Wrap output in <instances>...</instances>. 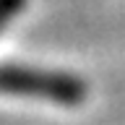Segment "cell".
Listing matches in <instances>:
<instances>
[{"instance_id": "1", "label": "cell", "mask_w": 125, "mask_h": 125, "mask_svg": "<svg viewBox=\"0 0 125 125\" xmlns=\"http://www.w3.org/2000/svg\"><path fill=\"white\" fill-rule=\"evenodd\" d=\"M0 91L5 94H26V96H47L55 102H78L86 94L83 83L60 73L42 70H21V68H0Z\"/></svg>"}, {"instance_id": "2", "label": "cell", "mask_w": 125, "mask_h": 125, "mask_svg": "<svg viewBox=\"0 0 125 125\" xmlns=\"http://www.w3.org/2000/svg\"><path fill=\"white\" fill-rule=\"evenodd\" d=\"M21 5H23V0H0V26H3Z\"/></svg>"}]
</instances>
